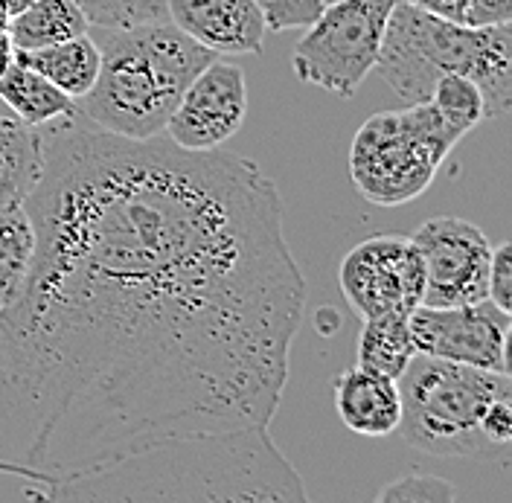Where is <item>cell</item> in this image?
<instances>
[{"label":"cell","instance_id":"6da1fadb","mask_svg":"<svg viewBox=\"0 0 512 503\" xmlns=\"http://www.w3.org/2000/svg\"><path fill=\"white\" fill-rule=\"evenodd\" d=\"M24 207L35 256L0 309V474L38 495L163 442L271 428L306 277L259 163L76 111L47 126Z\"/></svg>","mask_w":512,"mask_h":503},{"label":"cell","instance_id":"7a4b0ae2","mask_svg":"<svg viewBox=\"0 0 512 503\" xmlns=\"http://www.w3.org/2000/svg\"><path fill=\"white\" fill-rule=\"evenodd\" d=\"M44 501H294L303 477L268 428L201 434L140 451L108 469L50 486Z\"/></svg>","mask_w":512,"mask_h":503},{"label":"cell","instance_id":"3957f363","mask_svg":"<svg viewBox=\"0 0 512 503\" xmlns=\"http://www.w3.org/2000/svg\"><path fill=\"white\" fill-rule=\"evenodd\" d=\"M219 59L172 21L105 30L99 44V76L82 96V117L128 140H149L166 123L190 82Z\"/></svg>","mask_w":512,"mask_h":503},{"label":"cell","instance_id":"277c9868","mask_svg":"<svg viewBox=\"0 0 512 503\" xmlns=\"http://www.w3.org/2000/svg\"><path fill=\"white\" fill-rule=\"evenodd\" d=\"M399 434L434 457L498 460L512 442V384L507 373L454 364L416 352L396 378Z\"/></svg>","mask_w":512,"mask_h":503},{"label":"cell","instance_id":"5b68a950","mask_svg":"<svg viewBox=\"0 0 512 503\" xmlns=\"http://www.w3.org/2000/svg\"><path fill=\"white\" fill-rule=\"evenodd\" d=\"M376 67L405 105L425 102L440 76L460 73L480 88L486 117H504L512 108L510 24L469 27L399 0L390 12Z\"/></svg>","mask_w":512,"mask_h":503},{"label":"cell","instance_id":"8992f818","mask_svg":"<svg viewBox=\"0 0 512 503\" xmlns=\"http://www.w3.org/2000/svg\"><path fill=\"white\" fill-rule=\"evenodd\" d=\"M457 143L431 99L373 114L352 140V184L376 207H402L431 187Z\"/></svg>","mask_w":512,"mask_h":503},{"label":"cell","instance_id":"52a82bcc","mask_svg":"<svg viewBox=\"0 0 512 503\" xmlns=\"http://www.w3.org/2000/svg\"><path fill=\"white\" fill-rule=\"evenodd\" d=\"M399 0H335L306 27L291 53L294 76L335 96H355L376 70L384 30Z\"/></svg>","mask_w":512,"mask_h":503},{"label":"cell","instance_id":"ba28073f","mask_svg":"<svg viewBox=\"0 0 512 503\" xmlns=\"http://www.w3.org/2000/svg\"><path fill=\"white\" fill-rule=\"evenodd\" d=\"M341 291L361 320L411 315L422 306L425 262L408 236L384 233L355 245L338 271Z\"/></svg>","mask_w":512,"mask_h":503},{"label":"cell","instance_id":"9c48e42d","mask_svg":"<svg viewBox=\"0 0 512 503\" xmlns=\"http://www.w3.org/2000/svg\"><path fill=\"white\" fill-rule=\"evenodd\" d=\"M425 262L422 306H469L486 300L492 245L478 224L454 216L428 219L414 236Z\"/></svg>","mask_w":512,"mask_h":503},{"label":"cell","instance_id":"30bf717a","mask_svg":"<svg viewBox=\"0 0 512 503\" xmlns=\"http://www.w3.org/2000/svg\"><path fill=\"white\" fill-rule=\"evenodd\" d=\"M416 352L510 376V312L489 297L469 306H416L411 312Z\"/></svg>","mask_w":512,"mask_h":503},{"label":"cell","instance_id":"8fae6325","mask_svg":"<svg viewBox=\"0 0 512 503\" xmlns=\"http://www.w3.org/2000/svg\"><path fill=\"white\" fill-rule=\"evenodd\" d=\"M248 117V82L239 64L213 59L175 105L166 137L190 152L222 149Z\"/></svg>","mask_w":512,"mask_h":503},{"label":"cell","instance_id":"7c38bea8","mask_svg":"<svg viewBox=\"0 0 512 503\" xmlns=\"http://www.w3.org/2000/svg\"><path fill=\"white\" fill-rule=\"evenodd\" d=\"M169 21L216 56H251L265 44L259 0H169Z\"/></svg>","mask_w":512,"mask_h":503},{"label":"cell","instance_id":"4fadbf2b","mask_svg":"<svg viewBox=\"0 0 512 503\" xmlns=\"http://www.w3.org/2000/svg\"><path fill=\"white\" fill-rule=\"evenodd\" d=\"M335 410L358 437H387L399 428L402 399L393 378L367 367H350L335 378Z\"/></svg>","mask_w":512,"mask_h":503},{"label":"cell","instance_id":"5bb4252c","mask_svg":"<svg viewBox=\"0 0 512 503\" xmlns=\"http://www.w3.org/2000/svg\"><path fill=\"white\" fill-rule=\"evenodd\" d=\"M15 62L27 64L35 73H41L70 99H82L94 88L96 76H99V44L85 32V35L67 38L50 47L18 50Z\"/></svg>","mask_w":512,"mask_h":503},{"label":"cell","instance_id":"9a60e30c","mask_svg":"<svg viewBox=\"0 0 512 503\" xmlns=\"http://www.w3.org/2000/svg\"><path fill=\"white\" fill-rule=\"evenodd\" d=\"M44 175V134L0 117V204H24Z\"/></svg>","mask_w":512,"mask_h":503},{"label":"cell","instance_id":"2e32d148","mask_svg":"<svg viewBox=\"0 0 512 503\" xmlns=\"http://www.w3.org/2000/svg\"><path fill=\"white\" fill-rule=\"evenodd\" d=\"M0 99L15 111L21 123L35 128L50 126L79 111L76 99L62 94L53 82L21 62H15L0 76Z\"/></svg>","mask_w":512,"mask_h":503},{"label":"cell","instance_id":"e0dca14e","mask_svg":"<svg viewBox=\"0 0 512 503\" xmlns=\"http://www.w3.org/2000/svg\"><path fill=\"white\" fill-rule=\"evenodd\" d=\"M416 355L414 332H411V315H379L367 317L361 338H358V364L396 378L405 373Z\"/></svg>","mask_w":512,"mask_h":503},{"label":"cell","instance_id":"ac0fdd59","mask_svg":"<svg viewBox=\"0 0 512 503\" xmlns=\"http://www.w3.org/2000/svg\"><path fill=\"white\" fill-rule=\"evenodd\" d=\"M91 30L88 18L73 0H32L9 24V35L18 50H38Z\"/></svg>","mask_w":512,"mask_h":503},{"label":"cell","instance_id":"d6986e66","mask_svg":"<svg viewBox=\"0 0 512 503\" xmlns=\"http://www.w3.org/2000/svg\"><path fill=\"white\" fill-rule=\"evenodd\" d=\"M35 256V227L24 204H0V309L27 283Z\"/></svg>","mask_w":512,"mask_h":503},{"label":"cell","instance_id":"ffe728a7","mask_svg":"<svg viewBox=\"0 0 512 503\" xmlns=\"http://www.w3.org/2000/svg\"><path fill=\"white\" fill-rule=\"evenodd\" d=\"M428 99L437 105V111L443 114V120L448 123V128H451L460 140H463L472 128L478 126L480 120H486V108H483V94H480V88L472 79H466V76H460V73H446V76H440Z\"/></svg>","mask_w":512,"mask_h":503},{"label":"cell","instance_id":"44dd1931","mask_svg":"<svg viewBox=\"0 0 512 503\" xmlns=\"http://www.w3.org/2000/svg\"><path fill=\"white\" fill-rule=\"evenodd\" d=\"M91 27L128 30L140 24L169 21V0H73Z\"/></svg>","mask_w":512,"mask_h":503},{"label":"cell","instance_id":"7402d4cb","mask_svg":"<svg viewBox=\"0 0 512 503\" xmlns=\"http://www.w3.org/2000/svg\"><path fill=\"white\" fill-rule=\"evenodd\" d=\"M454 498V486L437 474H405L379 492V503H451Z\"/></svg>","mask_w":512,"mask_h":503},{"label":"cell","instance_id":"603a6c76","mask_svg":"<svg viewBox=\"0 0 512 503\" xmlns=\"http://www.w3.org/2000/svg\"><path fill=\"white\" fill-rule=\"evenodd\" d=\"M323 6V0H265V27L274 32L306 30L323 12Z\"/></svg>","mask_w":512,"mask_h":503},{"label":"cell","instance_id":"cb8c5ba5","mask_svg":"<svg viewBox=\"0 0 512 503\" xmlns=\"http://www.w3.org/2000/svg\"><path fill=\"white\" fill-rule=\"evenodd\" d=\"M486 297H489L498 309L512 312V245L510 242H501L498 248H492Z\"/></svg>","mask_w":512,"mask_h":503},{"label":"cell","instance_id":"d4e9b609","mask_svg":"<svg viewBox=\"0 0 512 503\" xmlns=\"http://www.w3.org/2000/svg\"><path fill=\"white\" fill-rule=\"evenodd\" d=\"M512 0H466L463 24L469 27H495L510 24Z\"/></svg>","mask_w":512,"mask_h":503},{"label":"cell","instance_id":"484cf974","mask_svg":"<svg viewBox=\"0 0 512 503\" xmlns=\"http://www.w3.org/2000/svg\"><path fill=\"white\" fill-rule=\"evenodd\" d=\"M402 3H411L416 9L446 18V21H463V12H466V0H402Z\"/></svg>","mask_w":512,"mask_h":503},{"label":"cell","instance_id":"4316f807","mask_svg":"<svg viewBox=\"0 0 512 503\" xmlns=\"http://www.w3.org/2000/svg\"><path fill=\"white\" fill-rule=\"evenodd\" d=\"M15 53H18V47H15L9 30H0V76L15 64Z\"/></svg>","mask_w":512,"mask_h":503},{"label":"cell","instance_id":"83f0119b","mask_svg":"<svg viewBox=\"0 0 512 503\" xmlns=\"http://www.w3.org/2000/svg\"><path fill=\"white\" fill-rule=\"evenodd\" d=\"M15 12H12V0H0V30H9Z\"/></svg>","mask_w":512,"mask_h":503},{"label":"cell","instance_id":"f1b7e54d","mask_svg":"<svg viewBox=\"0 0 512 503\" xmlns=\"http://www.w3.org/2000/svg\"><path fill=\"white\" fill-rule=\"evenodd\" d=\"M30 3H32V0H12V12L18 15V12H24V9H27Z\"/></svg>","mask_w":512,"mask_h":503},{"label":"cell","instance_id":"f546056e","mask_svg":"<svg viewBox=\"0 0 512 503\" xmlns=\"http://www.w3.org/2000/svg\"><path fill=\"white\" fill-rule=\"evenodd\" d=\"M323 3H335V0H323Z\"/></svg>","mask_w":512,"mask_h":503},{"label":"cell","instance_id":"4dcf8cb0","mask_svg":"<svg viewBox=\"0 0 512 503\" xmlns=\"http://www.w3.org/2000/svg\"><path fill=\"white\" fill-rule=\"evenodd\" d=\"M259 3H265V0H259Z\"/></svg>","mask_w":512,"mask_h":503}]
</instances>
